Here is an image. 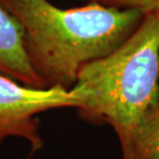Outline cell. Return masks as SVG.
Wrapping results in <instances>:
<instances>
[{"instance_id":"3","label":"cell","mask_w":159,"mask_h":159,"mask_svg":"<svg viewBox=\"0 0 159 159\" xmlns=\"http://www.w3.org/2000/svg\"><path fill=\"white\" fill-rule=\"evenodd\" d=\"M79 104L71 89L34 88L0 74V144L19 138L29 143L32 152L41 150L43 139L36 115L62 107L77 109Z\"/></svg>"},{"instance_id":"2","label":"cell","mask_w":159,"mask_h":159,"mask_svg":"<svg viewBox=\"0 0 159 159\" xmlns=\"http://www.w3.org/2000/svg\"><path fill=\"white\" fill-rule=\"evenodd\" d=\"M71 90L81 119L109 124L118 139L131 131L159 100V11L145 15L118 49L83 66Z\"/></svg>"},{"instance_id":"1","label":"cell","mask_w":159,"mask_h":159,"mask_svg":"<svg viewBox=\"0 0 159 159\" xmlns=\"http://www.w3.org/2000/svg\"><path fill=\"white\" fill-rule=\"evenodd\" d=\"M0 4L20 22L27 56L46 88L68 90L83 66L118 49L145 16L97 3L72 8L48 0H0Z\"/></svg>"},{"instance_id":"4","label":"cell","mask_w":159,"mask_h":159,"mask_svg":"<svg viewBox=\"0 0 159 159\" xmlns=\"http://www.w3.org/2000/svg\"><path fill=\"white\" fill-rule=\"evenodd\" d=\"M0 74L34 88H46L33 69L24 44L20 22L0 4Z\"/></svg>"},{"instance_id":"5","label":"cell","mask_w":159,"mask_h":159,"mask_svg":"<svg viewBox=\"0 0 159 159\" xmlns=\"http://www.w3.org/2000/svg\"><path fill=\"white\" fill-rule=\"evenodd\" d=\"M119 142L122 159H159V100Z\"/></svg>"},{"instance_id":"6","label":"cell","mask_w":159,"mask_h":159,"mask_svg":"<svg viewBox=\"0 0 159 159\" xmlns=\"http://www.w3.org/2000/svg\"><path fill=\"white\" fill-rule=\"evenodd\" d=\"M87 3L115 7L119 9H136L144 15L159 11V0H86Z\"/></svg>"}]
</instances>
